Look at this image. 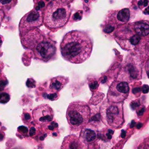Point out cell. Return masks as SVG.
<instances>
[{"mask_svg": "<svg viewBox=\"0 0 149 149\" xmlns=\"http://www.w3.org/2000/svg\"><path fill=\"white\" fill-rule=\"evenodd\" d=\"M93 47V41L88 33L72 30L63 36L60 44V51L65 61L81 64L90 57Z\"/></svg>", "mask_w": 149, "mask_h": 149, "instance_id": "cell-1", "label": "cell"}, {"mask_svg": "<svg viewBox=\"0 0 149 149\" xmlns=\"http://www.w3.org/2000/svg\"><path fill=\"white\" fill-rule=\"evenodd\" d=\"M70 15L69 4L53 0L48 4L43 13V23L48 29L55 32L68 23Z\"/></svg>", "mask_w": 149, "mask_h": 149, "instance_id": "cell-2", "label": "cell"}, {"mask_svg": "<svg viewBox=\"0 0 149 149\" xmlns=\"http://www.w3.org/2000/svg\"><path fill=\"white\" fill-rule=\"evenodd\" d=\"M66 118L70 130L76 132L87 126L91 118V109L85 102L76 101L70 104Z\"/></svg>", "mask_w": 149, "mask_h": 149, "instance_id": "cell-3", "label": "cell"}, {"mask_svg": "<svg viewBox=\"0 0 149 149\" xmlns=\"http://www.w3.org/2000/svg\"><path fill=\"white\" fill-rule=\"evenodd\" d=\"M101 115L104 124L113 129H119L125 121L123 102H116L107 99L102 104Z\"/></svg>", "mask_w": 149, "mask_h": 149, "instance_id": "cell-4", "label": "cell"}, {"mask_svg": "<svg viewBox=\"0 0 149 149\" xmlns=\"http://www.w3.org/2000/svg\"><path fill=\"white\" fill-rule=\"evenodd\" d=\"M130 17V12L128 8L110 11L106 15L102 25V31L110 34L118 27L128 23Z\"/></svg>", "mask_w": 149, "mask_h": 149, "instance_id": "cell-5", "label": "cell"}, {"mask_svg": "<svg viewBox=\"0 0 149 149\" xmlns=\"http://www.w3.org/2000/svg\"><path fill=\"white\" fill-rule=\"evenodd\" d=\"M142 77V67L139 59L133 56L126 58L120 70L118 81L130 83Z\"/></svg>", "mask_w": 149, "mask_h": 149, "instance_id": "cell-6", "label": "cell"}, {"mask_svg": "<svg viewBox=\"0 0 149 149\" xmlns=\"http://www.w3.org/2000/svg\"><path fill=\"white\" fill-rule=\"evenodd\" d=\"M33 50L36 60L47 63L55 59L57 48L55 42L44 39Z\"/></svg>", "mask_w": 149, "mask_h": 149, "instance_id": "cell-7", "label": "cell"}, {"mask_svg": "<svg viewBox=\"0 0 149 149\" xmlns=\"http://www.w3.org/2000/svg\"><path fill=\"white\" fill-rule=\"evenodd\" d=\"M43 15L42 11L34 8L26 14L21 19L19 24L20 35L23 34L31 29L40 27L42 25Z\"/></svg>", "mask_w": 149, "mask_h": 149, "instance_id": "cell-8", "label": "cell"}, {"mask_svg": "<svg viewBox=\"0 0 149 149\" xmlns=\"http://www.w3.org/2000/svg\"><path fill=\"white\" fill-rule=\"evenodd\" d=\"M129 92L130 87L128 83L117 80L109 87L107 99L110 102H123L128 96Z\"/></svg>", "mask_w": 149, "mask_h": 149, "instance_id": "cell-9", "label": "cell"}, {"mask_svg": "<svg viewBox=\"0 0 149 149\" xmlns=\"http://www.w3.org/2000/svg\"><path fill=\"white\" fill-rule=\"evenodd\" d=\"M32 116L35 123L42 127L53 121L54 111L49 104H41L34 109Z\"/></svg>", "mask_w": 149, "mask_h": 149, "instance_id": "cell-10", "label": "cell"}, {"mask_svg": "<svg viewBox=\"0 0 149 149\" xmlns=\"http://www.w3.org/2000/svg\"><path fill=\"white\" fill-rule=\"evenodd\" d=\"M20 36L23 47L33 50L39 43L45 39L43 33L38 28L31 29Z\"/></svg>", "mask_w": 149, "mask_h": 149, "instance_id": "cell-11", "label": "cell"}, {"mask_svg": "<svg viewBox=\"0 0 149 149\" xmlns=\"http://www.w3.org/2000/svg\"><path fill=\"white\" fill-rule=\"evenodd\" d=\"M84 144L80 139L75 135L65 137L63 141L61 149H82Z\"/></svg>", "mask_w": 149, "mask_h": 149, "instance_id": "cell-12", "label": "cell"}, {"mask_svg": "<svg viewBox=\"0 0 149 149\" xmlns=\"http://www.w3.org/2000/svg\"><path fill=\"white\" fill-rule=\"evenodd\" d=\"M96 132L94 130L84 127L81 130L80 139L85 145H90L96 140Z\"/></svg>", "mask_w": 149, "mask_h": 149, "instance_id": "cell-13", "label": "cell"}, {"mask_svg": "<svg viewBox=\"0 0 149 149\" xmlns=\"http://www.w3.org/2000/svg\"><path fill=\"white\" fill-rule=\"evenodd\" d=\"M134 32L142 37L149 35V21L140 20L130 23Z\"/></svg>", "mask_w": 149, "mask_h": 149, "instance_id": "cell-14", "label": "cell"}, {"mask_svg": "<svg viewBox=\"0 0 149 149\" xmlns=\"http://www.w3.org/2000/svg\"><path fill=\"white\" fill-rule=\"evenodd\" d=\"M69 81L68 77L59 76L52 78L50 81L49 88L54 92H59Z\"/></svg>", "mask_w": 149, "mask_h": 149, "instance_id": "cell-15", "label": "cell"}, {"mask_svg": "<svg viewBox=\"0 0 149 149\" xmlns=\"http://www.w3.org/2000/svg\"><path fill=\"white\" fill-rule=\"evenodd\" d=\"M45 130L44 132L54 138H58L60 136L59 126L57 122L54 120L42 127Z\"/></svg>", "mask_w": 149, "mask_h": 149, "instance_id": "cell-16", "label": "cell"}, {"mask_svg": "<svg viewBox=\"0 0 149 149\" xmlns=\"http://www.w3.org/2000/svg\"><path fill=\"white\" fill-rule=\"evenodd\" d=\"M18 3V0H1V8L4 11H9Z\"/></svg>", "mask_w": 149, "mask_h": 149, "instance_id": "cell-17", "label": "cell"}, {"mask_svg": "<svg viewBox=\"0 0 149 149\" xmlns=\"http://www.w3.org/2000/svg\"><path fill=\"white\" fill-rule=\"evenodd\" d=\"M50 0H33L34 3V9L37 11H42L47 7V4Z\"/></svg>", "mask_w": 149, "mask_h": 149, "instance_id": "cell-18", "label": "cell"}, {"mask_svg": "<svg viewBox=\"0 0 149 149\" xmlns=\"http://www.w3.org/2000/svg\"><path fill=\"white\" fill-rule=\"evenodd\" d=\"M21 119L22 122L26 125H30L32 120V115L27 111L23 110V113L21 116Z\"/></svg>", "mask_w": 149, "mask_h": 149, "instance_id": "cell-19", "label": "cell"}, {"mask_svg": "<svg viewBox=\"0 0 149 149\" xmlns=\"http://www.w3.org/2000/svg\"><path fill=\"white\" fill-rule=\"evenodd\" d=\"M17 132L18 133V135L22 136V138L27 137L29 136L28 129L23 125H22L18 127L17 129Z\"/></svg>", "mask_w": 149, "mask_h": 149, "instance_id": "cell-20", "label": "cell"}, {"mask_svg": "<svg viewBox=\"0 0 149 149\" xmlns=\"http://www.w3.org/2000/svg\"><path fill=\"white\" fill-rule=\"evenodd\" d=\"M59 92H54V91H51L49 92V94H46L47 96H46V98L50 101H55L57 100L59 98Z\"/></svg>", "mask_w": 149, "mask_h": 149, "instance_id": "cell-21", "label": "cell"}, {"mask_svg": "<svg viewBox=\"0 0 149 149\" xmlns=\"http://www.w3.org/2000/svg\"><path fill=\"white\" fill-rule=\"evenodd\" d=\"M10 100V96L8 93L2 92L1 94V103L6 104Z\"/></svg>", "mask_w": 149, "mask_h": 149, "instance_id": "cell-22", "label": "cell"}, {"mask_svg": "<svg viewBox=\"0 0 149 149\" xmlns=\"http://www.w3.org/2000/svg\"><path fill=\"white\" fill-rule=\"evenodd\" d=\"M149 6V0H139L138 2V6L140 9H144Z\"/></svg>", "mask_w": 149, "mask_h": 149, "instance_id": "cell-23", "label": "cell"}, {"mask_svg": "<svg viewBox=\"0 0 149 149\" xmlns=\"http://www.w3.org/2000/svg\"><path fill=\"white\" fill-rule=\"evenodd\" d=\"M82 11H79L74 14L73 16V19L74 21H78L81 19L82 18Z\"/></svg>", "mask_w": 149, "mask_h": 149, "instance_id": "cell-24", "label": "cell"}, {"mask_svg": "<svg viewBox=\"0 0 149 149\" xmlns=\"http://www.w3.org/2000/svg\"><path fill=\"white\" fill-rule=\"evenodd\" d=\"M26 85L29 88H35L36 81L33 78H29L26 83Z\"/></svg>", "mask_w": 149, "mask_h": 149, "instance_id": "cell-25", "label": "cell"}, {"mask_svg": "<svg viewBox=\"0 0 149 149\" xmlns=\"http://www.w3.org/2000/svg\"><path fill=\"white\" fill-rule=\"evenodd\" d=\"M139 148H149V137L144 140L143 143L141 144Z\"/></svg>", "mask_w": 149, "mask_h": 149, "instance_id": "cell-26", "label": "cell"}, {"mask_svg": "<svg viewBox=\"0 0 149 149\" xmlns=\"http://www.w3.org/2000/svg\"><path fill=\"white\" fill-rule=\"evenodd\" d=\"M145 70L146 71V74L149 78V59L147 61L145 64Z\"/></svg>", "mask_w": 149, "mask_h": 149, "instance_id": "cell-27", "label": "cell"}, {"mask_svg": "<svg viewBox=\"0 0 149 149\" xmlns=\"http://www.w3.org/2000/svg\"><path fill=\"white\" fill-rule=\"evenodd\" d=\"M142 91H143V92L144 93H147L149 91V87L148 85H144L143 86L142 88Z\"/></svg>", "mask_w": 149, "mask_h": 149, "instance_id": "cell-28", "label": "cell"}, {"mask_svg": "<svg viewBox=\"0 0 149 149\" xmlns=\"http://www.w3.org/2000/svg\"><path fill=\"white\" fill-rule=\"evenodd\" d=\"M56 1L64 3V4H70L71 2H73L74 0H56Z\"/></svg>", "mask_w": 149, "mask_h": 149, "instance_id": "cell-29", "label": "cell"}, {"mask_svg": "<svg viewBox=\"0 0 149 149\" xmlns=\"http://www.w3.org/2000/svg\"><path fill=\"white\" fill-rule=\"evenodd\" d=\"M143 13L146 15H149V6L145 8L143 11Z\"/></svg>", "mask_w": 149, "mask_h": 149, "instance_id": "cell-30", "label": "cell"}, {"mask_svg": "<svg viewBox=\"0 0 149 149\" xmlns=\"http://www.w3.org/2000/svg\"><path fill=\"white\" fill-rule=\"evenodd\" d=\"M82 1H83L84 4V6H85V5H86L87 6H88V5H89V4L91 3V1L93 0H82Z\"/></svg>", "mask_w": 149, "mask_h": 149, "instance_id": "cell-31", "label": "cell"}]
</instances>
